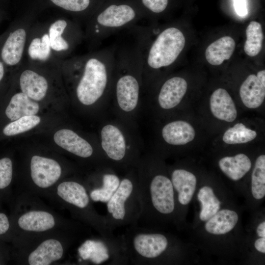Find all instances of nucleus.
I'll return each mask as SVG.
<instances>
[{
	"instance_id": "28",
	"label": "nucleus",
	"mask_w": 265,
	"mask_h": 265,
	"mask_svg": "<svg viewBox=\"0 0 265 265\" xmlns=\"http://www.w3.org/2000/svg\"><path fill=\"white\" fill-rule=\"evenodd\" d=\"M103 238V241L87 240L79 248L80 257L84 260H90L93 263L99 264L104 260V247L108 242L114 239Z\"/></svg>"
},
{
	"instance_id": "32",
	"label": "nucleus",
	"mask_w": 265,
	"mask_h": 265,
	"mask_svg": "<svg viewBox=\"0 0 265 265\" xmlns=\"http://www.w3.org/2000/svg\"><path fill=\"white\" fill-rule=\"evenodd\" d=\"M55 5L73 13L83 16L85 22L87 19L86 11L90 10L91 0H50Z\"/></svg>"
},
{
	"instance_id": "7",
	"label": "nucleus",
	"mask_w": 265,
	"mask_h": 265,
	"mask_svg": "<svg viewBox=\"0 0 265 265\" xmlns=\"http://www.w3.org/2000/svg\"><path fill=\"white\" fill-rule=\"evenodd\" d=\"M32 21H22L7 35L0 49V58L6 66H17L26 52Z\"/></svg>"
},
{
	"instance_id": "29",
	"label": "nucleus",
	"mask_w": 265,
	"mask_h": 265,
	"mask_svg": "<svg viewBox=\"0 0 265 265\" xmlns=\"http://www.w3.org/2000/svg\"><path fill=\"white\" fill-rule=\"evenodd\" d=\"M251 191L256 199L265 195V156H259L255 162L251 177Z\"/></svg>"
},
{
	"instance_id": "22",
	"label": "nucleus",
	"mask_w": 265,
	"mask_h": 265,
	"mask_svg": "<svg viewBox=\"0 0 265 265\" xmlns=\"http://www.w3.org/2000/svg\"><path fill=\"white\" fill-rule=\"evenodd\" d=\"M221 170L230 179L238 181L241 179L251 169V162L244 154L233 157H225L218 162Z\"/></svg>"
},
{
	"instance_id": "34",
	"label": "nucleus",
	"mask_w": 265,
	"mask_h": 265,
	"mask_svg": "<svg viewBox=\"0 0 265 265\" xmlns=\"http://www.w3.org/2000/svg\"><path fill=\"white\" fill-rule=\"evenodd\" d=\"M12 177V163L11 159L4 158L0 159V189L6 187Z\"/></svg>"
},
{
	"instance_id": "3",
	"label": "nucleus",
	"mask_w": 265,
	"mask_h": 265,
	"mask_svg": "<svg viewBox=\"0 0 265 265\" xmlns=\"http://www.w3.org/2000/svg\"><path fill=\"white\" fill-rule=\"evenodd\" d=\"M137 177L141 212L136 225L150 228L158 217L169 216L175 209L171 181L162 174L149 175L143 166Z\"/></svg>"
},
{
	"instance_id": "4",
	"label": "nucleus",
	"mask_w": 265,
	"mask_h": 265,
	"mask_svg": "<svg viewBox=\"0 0 265 265\" xmlns=\"http://www.w3.org/2000/svg\"><path fill=\"white\" fill-rule=\"evenodd\" d=\"M135 26L130 29L141 51L144 75L167 67L176 61L186 44L185 37L180 29L173 26L166 27L151 41L142 36Z\"/></svg>"
},
{
	"instance_id": "37",
	"label": "nucleus",
	"mask_w": 265,
	"mask_h": 265,
	"mask_svg": "<svg viewBox=\"0 0 265 265\" xmlns=\"http://www.w3.org/2000/svg\"><path fill=\"white\" fill-rule=\"evenodd\" d=\"M255 248L259 252L265 253V237H261L257 239L254 243Z\"/></svg>"
},
{
	"instance_id": "16",
	"label": "nucleus",
	"mask_w": 265,
	"mask_h": 265,
	"mask_svg": "<svg viewBox=\"0 0 265 265\" xmlns=\"http://www.w3.org/2000/svg\"><path fill=\"white\" fill-rule=\"evenodd\" d=\"M63 253L61 243L55 239H49L42 242L29 254L28 262L30 265H48L59 260Z\"/></svg>"
},
{
	"instance_id": "1",
	"label": "nucleus",
	"mask_w": 265,
	"mask_h": 265,
	"mask_svg": "<svg viewBox=\"0 0 265 265\" xmlns=\"http://www.w3.org/2000/svg\"><path fill=\"white\" fill-rule=\"evenodd\" d=\"M143 18L135 0H107L85 22L83 39L95 50L110 36L137 25Z\"/></svg>"
},
{
	"instance_id": "36",
	"label": "nucleus",
	"mask_w": 265,
	"mask_h": 265,
	"mask_svg": "<svg viewBox=\"0 0 265 265\" xmlns=\"http://www.w3.org/2000/svg\"><path fill=\"white\" fill-rule=\"evenodd\" d=\"M9 228V222L6 215L0 213V235L4 234Z\"/></svg>"
},
{
	"instance_id": "11",
	"label": "nucleus",
	"mask_w": 265,
	"mask_h": 265,
	"mask_svg": "<svg viewBox=\"0 0 265 265\" xmlns=\"http://www.w3.org/2000/svg\"><path fill=\"white\" fill-rule=\"evenodd\" d=\"M19 84L22 92L35 101L43 100L49 88V83L45 77L29 68L21 72Z\"/></svg>"
},
{
	"instance_id": "12",
	"label": "nucleus",
	"mask_w": 265,
	"mask_h": 265,
	"mask_svg": "<svg viewBox=\"0 0 265 265\" xmlns=\"http://www.w3.org/2000/svg\"><path fill=\"white\" fill-rule=\"evenodd\" d=\"M187 83L180 77H173L166 80L160 89L158 102L163 109H171L177 106L186 93Z\"/></svg>"
},
{
	"instance_id": "14",
	"label": "nucleus",
	"mask_w": 265,
	"mask_h": 265,
	"mask_svg": "<svg viewBox=\"0 0 265 265\" xmlns=\"http://www.w3.org/2000/svg\"><path fill=\"white\" fill-rule=\"evenodd\" d=\"M210 105L211 112L216 118L228 122L236 119L235 104L225 89L220 88L214 90L210 97Z\"/></svg>"
},
{
	"instance_id": "8",
	"label": "nucleus",
	"mask_w": 265,
	"mask_h": 265,
	"mask_svg": "<svg viewBox=\"0 0 265 265\" xmlns=\"http://www.w3.org/2000/svg\"><path fill=\"white\" fill-rule=\"evenodd\" d=\"M31 176L39 187L47 188L60 178L61 168L55 160L38 156L32 157L30 162Z\"/></svg>"
},
{
	"instance_id": "18",
	"label": "nucleus",
	"mask_w": 265,
	"mask_h": 265,
	"mask_svg": "<svg viewBox=\"0 0 265 265\" xmlns=\"http://www.w3.org/2000/svg\"><path fill=\"white\" fill-rule=\"evenodd\" d=\"M162 135L167 143L181 145L192 141L195 136V131L188 123L175 121L169 123L163 128Z\"/></svg>"
},
{
	"instance_id": "30",
	"label": "nucleus",
	"mask_w": 265,
	"mask_h": 265,
	"mask_svg": "<svg viewBox=\"0 0 265 265\" xmlns=\"http://www.w3.org/2000/svg\"><path fill=\"white\" fill-rule=\"evenodd\" d=\"M256 136L257 133L255 131L239 123L227 129L223 134L222 139L228 144H241L253 140Z\"/></svg>"
},
{
	"instance_id": "38",
	"label": "nucleus",
	"mask_w": 265,
	"mask_h": 265,
	"mask_svg": "<svg viewBox=\"0 0 265 265\" xmlns=\"http://www.w3.org/2000/svg\"><path fill=\"white\" fill-rule=\"evenodd\" d=\"M257 235L260 237H265V222L261 223L257 228Z\"/></svg>"
},
{
	"instance_id": "13",
	"label": "nucleus",
	"mask_w": 265,
	"mask_h": 265,
	"mask_svg": "<svg viewBox=\"0 0 265 265\" xmlns=\"http://www.w3.org/2000/svg\"><path fill=\"white\" fill-rule=\"evenodd\" d=\"M53 139L58 146L77 156L87 158L93 154L91 145L72 130H60L55 133Z\"/></svg>"
},
{
	"instance_id": "24",
	"label": "nucleus",
	"mask_w": 265,
	"mask_h": 265,
	"mask_svg": "<svg viewBox=\"0 0 265 265\" xmlns=\"http://www.w3.org/2000/svg\"><path fill=\"white\" fill-rule=\"evenodd\" d=\"M20 227L26 231L43 232L53 227L54 219L44 211H30L22 215L18 220Z\"/></svg>"
},
{
	"instance_id": "19",
	"label": "nucleus",
	"mask_w": 265,
	"mask_h": 265,
	"mask_svg": "<svg viewBox=\"0 0 265 265\" xmlns=\"http://www.w3.org/2000/svg\"><path fill=\"white\" fill-rule=\"evenodd\" d=\"M239 95L243 104L249 108L259 107L265 98L264 86L254 74L249 75L239 89Z\"/></svg>"
},
{
	"instance_id": "40",
	"label": "nucleus",
	"mask_w": 265,
	"mask_h": 265,
	"mask_svg": "<svg viewBox=\"0 0 265 265\" xmlns=\"http://www.w3.org/2000/svg\"><path fill=\"white\" fill-rule=\"evenodd\" d=\"M6 65L0 58V81L3 79L5 73V68Z\"/></svg>"
},
{
	"instance_id": "27",
	"label": "nucleus",
	"mask_w": 265,
	"mask_h": 265,
	"mask_svg": "<svg viewBox=\"0 0 265 265\" xmlns=\"http://www.w3.org/2000/svg\"><path fill=\"white\" fill-rule=\"evenodd\" d=\"M246 36L244 51L249 56H255L263 47L264 34L261 24L256 21L250 22L246 29Z\"/></svg>"
},
{
	"instance_id": "21",
	"label": "nucleus",
	"mask_w": 265,
	"mask_h": 265,
	"mask_svg": "<svg viewBox=\"0 0 265 265\" xmlns=\"http://www.w3.org/2000/svg\"><path fill=\"white\" fill-rule=\"evenodd\" d=\"M39 109L37 102L21 92L12 97L6 108L5 114L13 121L23 116L35 115Z\"/></svg>"
},
{
	"instance_id": "26",
	"label": "nucleus",
	"mask_w": 265,
	"mask_h": 265,
	"mask_svg": "<svg viewBox=\"0 0 265 265\" xmlns=\"http://www.w3.org/2000/svg\"><path fill=\"white\" fill-rule=\"evenodd\" d=\"M197 198L201 203L199 218L202 221H207L219 210L220 202L211 187L204 186L201 187Z\"/></svg>"
},
{
	"instance_id": "20",
	"label": "nucleus",
	"mask_w": 265,
	"mask_h": 265,
	"mask_svg": "<svg viewBox=\"0 0 265 265\" xmlns=\"http://www.w3.org/2000/svg\"><path fill=\"white\" fill-rule=\"evenodd\" d=\"M236 48V43L231 36L220 37L209 45L205 51V57L210 64L221 65L232 56Z\"/></svg>"
},
{
	"instance_id": "25",
	"label": "nucleus",
	"mask_w": 265,
	"mask_h": 265,
	"mask_svg": "<svg viewBox=\"0 0 265 265\" xmlns=\"http://www.w3.org/2000/svg\"><path fill=\"white\" fill-rule=\"evenodd\" d=\"M120 180L115 174L105 173L103 175L100 186L90 192V197L94 202L106 203L117 189Z\"/></svg>"
},
{
	"instance_id": "33",
	"label": "nucleus",
	"mask_w": 265,
	"mask_h": 265,
	"mask_svg": "<svg viewBox=\"0 0 265 265\" xmlns=\"http://www.w3.org/2000/svg\"><path fill=\"white\" fill-rule=\"evenodd\" d=\"M142 11L144 19L148 14H160L167 7L169 0H135Z\"/></svg>"
},
{
	"instance_id": "17",
	"label": "nucleus",
	"mask_w": 265,
	"mask_h": 265,
	"mask_svg": "<svg viewBox=\"0 0 265 265\" xmlns=\"http://www.w3.org/2000/svg\"><path fill=\"white\" fill-rule=\"evenodd\" d=\"M57 194L65 201L80 210L89 207L90 198L84 186L74 181L64 182L57 188Z\"/></svg>"
},
{
	"instance_id": "5",
	"label": "nucleus",
	"mask_w": 265,
	"mask_h": 265,
	"mask_svg": "<svg viewBox=\"0 0 265 265\" xmlns=\"http://www.w3.org/2000/svg\"><path fill=\"white\" fill-rule=\"evenodd\" d=\"M106 209L105 217L111 232L118 228L136 225L141 212L137 177L129 174L120 181L106 203Z\"/></svg>"
},
{
	"instance_id": "2",
	"label": "nucleus",
	"mask_w": 265,
	"mask_h": 265,
	"mask_svg": "<svg viewBox=\"0 0 265 265\" xmlns=\"http://www.w3.org/2000/svg\"><path fill=\"white\" fill-rule=\"evenodd\" d=\"M71 58L81 71L76 87L77 97L83 105L93 104L105 93L114 73L113 45Z\"/></svg>"
},
{
	"instance_id": "35",
	"label": "nucleus",
	"mask_w": 265,
	"mask_h": 265,
	"mask_svg": "<svg viewBox=\"0 0 265 265\" xmlns=\"http://www.w3.org/2000/svg\"><path fill=\"white\" fill-rule=\"evenodd\" d=\"M235 11L241 16H246L248 13L246 0H233Z\"/></svg>"
},
{
	"instance_id": "39",
	"label": "nucleus",
	"mask_w": 265,
	"mask_h": 265,
	"mask_svg": "<svg viewBox=\"0 0 265 265\" xmlns=\"http://www.w3.org/2000/svg\"><path fill=\"white\" fill-rule=\"evenodd\" d=\"M256 76L261 83L265 86V70H263L259 71Z\"/></svg>"
},
{
	"instance_id": "9",
	"label": "nucleus",
	"mask_w": 265,
	"mask_h": 265,
	"mask_svg": "<svg viewBox=\"0 0 265 265\" xmlns=\"http://www.w3.org/2000/svg\"><path fill=\"white\" fill-rule=\"evenodd\" d=\"M31 27L26 43V50L28 61L35 63H46L55 58L51 48L49 34L44 29Z\"/></svg>"
},
{
	"instance_id": "23",
	"label": "nucleus",
	"mask_w": 265,
	"mask_h": 265,
	"mask_svg": "<svg viewBox=\"0 0 265 265\" xmlns=\"http://www.w3.org/2000/svg\"><path fill=\"white\" fill-rule=\"evenodd\" d=\"M238 220L237 213L232 210L223 209L218 211L207 221L205 229L213 235L225 234L231 231Z\"/></svg>"
},
{
	"instance_id": "15",
	"label": "nucleus",
	"mask_w": 265,
	"mask_h": 265,
	"mask_svg": "<svg viewBox=\"0 0 265 265\" xmlns=\"http://www.w3.org/2000/svg\"><path fill=\"white\" fill-rule=\"evenodd\" d=\"M171 181L178 193L179 202L183 205L188 204L191 201L196 188V178L189 171L183 169H176L171 174Z\"/></svg>"
},
{
	"instance_id": "31",
	"label": "nucleus",
	"mask_w": 265,
	"mask_h": 265,
	"mask_svg": "<svg viewBox=\"0 0 265 265\" xmlns=\"http://www.w3.org/2000/svg\"><path fill=\"white\" fill-rule=\"evenodd\" d=\"M40 118L35 115L22 117L7 125L3 130L6 136H12L28 131L39 124Z\"/></svg>"
},
{
	"instance_id": "6",
	"label": "nucleus",
	"mask_w": 265,
	"mask_h": 265,
	"mask_svg": "<svg viewBox=\"0 0 265 265\" xmlns=\"http://www.w3.org/2000/svg\"><path fill=\"white\" fill-rule=\"evenodd\" d=\"M53 53L66 55L70 54L83 39V32L78 21L59 19L48 27Z\"/></svg>"
},
{
	"instance_id": "10",
	"label": "nucleus",
	"mask_w": 265,
	"mask_h": 265,
	"mask_svg": "<svg viewBox=\"0 0 265 265\" xmlns=\"http://www.w3.org/2000/svg\"><path fill=\"white\" fill-rule=\"evenodd\" d=\"M102 147L108 158L120 162L126 158V146L124 136L115 126L108 124L101 131Z\"/></svg>"
}]
</instances>
